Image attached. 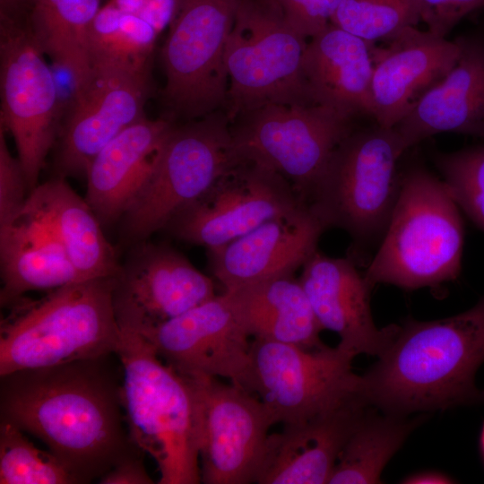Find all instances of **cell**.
I'll return each mask as SVG.
<instances>
[{
  "label": "cell",
  "instance_id": "cell-1",
  "mask_svg": "<svg viewBox=\"0 0 484 484\" xmlns=\"http://www.w3.org/2000/svg\"><path fill=\"white\" fill-rule=\"evenodd\" d=\"M111 355L1 376V419L44 442L78 483L99 480L142 450L124 426Z\"/></svg>",
  "mask_w": 484,
  "mask_h": 484
},
{
  "label": "cell",
  "instance_id": "cell-2",
  "mask_svg": "<svg viewBox=\"0 0 484 484\" xmlns=\"http://www.w3.org/2000/svg\"><path fill=\"white\" fill-rule=\"evenodd\" d=\"M484 363V296L434 321L408 319L378 360L359 376V392L381 411L409 416L484 403L475 376Z\"/></svg>",
  "mask_w": 484,
  "mask_h": 484
},
{
  "label": "cell",
  "instance_id": "cell-3",
  "mask_svg": "<svg viewBox=\"0 0 484 484\" xmlns=\"http://www.w3.org/2000/svg\"><path fill=\"white\" fill-rule=\"evenodd\" d=\"M113 277L81 281L25 296L6 307L0 324V376L115 354L120 339Z\"/></svg>",
  "mask_w": 484,
  "mask_h": 484
},
{
  "label": "cell",
  "instance_id": "cell-4",
  "mask_svg": "<svg viewBox=\"0 0 484 484\" xmlns=\"http://www.w3.org/2000/svg\"><path fill=\"white\" fill-rule=\"evenodd\" d=\"M121 330L116 355L132 441L156 462L160 484L202 482L196 403L189 378L167 365L142 334Z\"/></svg>",
  "mask_w": 484,
  "mask_h": 484
},
{
  "label": "cell",
  "instance_id": "cell-5",
  "mask_svg": "<svg viewBox=\"0 0 484 484\" xmlns=\"http://www.w3.org/2000/svg\"><path fill=\"white\" fill-rule=\"evenodd\" d=\"M460 208L443 179L422 167L402 176L401 192L365 280L405 290L459 276L464 240Z\"/></svg>",
  "mask_w": 484,
  "mask_h": 484
},
{
  "label": "cell",
  "instance_id": "cell-6",
  "mask_svg": "<svg viewBox=\"0 0 484 484\" xmlns=\"http://www.w3.org/2000/svg\"><path fill=\"white\" fill-rule=\"evenodd\" d=\"M393 128L352 131L337 146L308 201L326 229L345 230L360 246L382 240L402 186L405 152Z\"/></svg>",
  "mask_w": 484,
  "mask_h": 484
},
{
  "label": "cell",
  "instance_id": "cell-7",
  "mask_svg": "<svg viewBox=\"0 0 484 484\" xmlns=\"http://www.w3.org/2000/svg\"><path fill=\"white\" fill-rule=\"evenodd\" d=\"M307 41L273 1L239 0L224 56L229 118L268 103L312 101L303 74Z\"/></svg>",
  "mask_w": 484,
  "mask_h": 484
},
{
  "label": "cell",
  "instance_id": "cell-8",
  "mask_svg": "<svg viewBox=\"0 0 484 484\" xmlns=\"http://www.w3.org/2000/svg\"><path fill=\"white\" fill-rule=\"evenodd\" d=\"M228 119L210 114L172 127L150 177L121 218L126 238L141 242L165 229L238 161Z\"/></svg>",
  "mask_w": 484,
  "mask_h": 484
},
{
  "label": "cell",
  "instance_id": "cell-9",
  "mask_svg": "<svg viewBox=\"0 0 484 484\" xmlns=\"http://www.w3.org/2000/svg\"><path fill=\"white\" fill-rule=\"evenodd\" d=\"M241 117L231 130L237 156L281 175L307 205L335 149L353 131L354 117L313 101L268 103Z\"/></svg>",
  "mask_w": 484,
  "mask_h": 484
},
{
  "label": "cell",
  "instance_id": "cell-10",
  "mask_svg": "<svg viewBox=\"0 0 484 484\" xmlns=\"http://www.w3.org/2000/svg\"><path fill=\"white\" fill-rule=\"evenodd\" d=\"M239 0H178L162 49L163 99L174 114L200 117L227 102L225 49Z\"/></svg>",
  "mask_w": 484,
  "mask_h": 484
},
{
  "label": "cell",
  "instance_id": "cell-11",
  "mask_svg": "<svg viewBox=\"0 0 484 484\" xmlns=\"http://www.w3.org/2000/svg\"><path fill=\"white\" fill-rule=\"evenodd\" d=\"M354 358L339 346L306 350L253 339L245 390L264 404L274 424L303 421L359 390Z\"/></svg>",
  "mask_w": 484,
  "mask_h": 484
},
{
  "label": "cell",
  "instance_id": "cell-12",
  "mask_svg": "<svg viewBox=\"0 0 484 484\" xmlns=\"http://www.w3.org/2000/svg\"><path fill=\"white\" fill-rule=\"evenodd\" d=\"M0 56V125L14 140L30 192L58 136L57 86L28 27L4 15Z\"/></svg>",
  "mask_w": 484,
  "mask_h": 484
},
{
  "label": "cell",
  "instance_id": "cell-13",
  "mask_svg": "<svg viewBox=\"0 0 484 484\" xmlns=\"http://www.w3.org/2000/svg\"><path fill=\"white\" fill-rule=\"evenodd\" d=\"M303 205L307 204L281 175L239 159L165 229L178 239L211 250Z\"/></svg>",
  "mask_w": 484,
  "mask_h": 484
},
{
  "label": "cell",
  "instance_id": "cell-14",
  "mask_svg": "<svg viewBox=\"0 0 484 484\" xmlns=\"http://www.w3.org/2000/svg\"><path fill=\"white\" fill-rule=\"evenodd\" d=\"M149 65L93 59L86 80L73 89L58 133L56 169L60 177L86 174L92 159L125 128L144 117Z\"/></svg>",
  "mask_w": 484,
  "mask_h": 484
},
{
  "label": "cell",
  "instance_id": "cell-15",
  "mask_svg": "<svg viewBox=\"0 0 484 484\" xmlns=\"http://www.w3.org/2000/svg\"><path fill=\"white\" fill-rule=\"evenodd\" d=\"M194 388L202 482H255L274 425L253 393L216 377L189 378Z\"/></svg>",
  "mask_w": 484,
  "mask_h": 484
},
{
  "label": "cell",
  "instance_id": "cell-16",
  "mask_svg": "<svg viewBox=\"0 0 484 484\" xmlns=\"http://www.w3.org/2000/svg\"><path fill=\"white\" fill-rule=\"evenodd\" d=\"M158 356L187 378L222 377L245 390L250 335L224 291L143 333Z\"/></svg>",
  "mask_w": 484,
  "mask_h": 484
},
{
  "label": "cell",
  "instance_id": "cell-17",
  "mask_svg": "<svg viewBox=\"0 0 484 484\" xmlns=\"http://www.w3.org/2000/svg\"><path fill=\"white\" fill-rule=\"evenodd\" d=\"M141 242L113 277L120 329L143 333L216 295L211 277L182 254L169 246Z\"/></svg>",
  "mask_w": 484,
  "mask_h": 484
},
{
  "label": "cell",
  "instance_id": "cell-18",
  "mask_svg": "<svg viewBox=\"0 0 484 484\" xmlns=\"http://www.w3.org/2000/svg\"><path fill=\"white\" fill-rule=\"evenodd\" d=\"M372 119L395 126L457 62L460 46L416 26L370 42Z\"/></svg>",
  "mask_w": 484,
  "mask_h": 484
},
{
  "label": "cell",
  "instance_id": "cell-19",
  "mask_svg": "<svg viewBox=\"0 0 484 484\" xmlns=\"http://www.w3.org/2000/svg\"><path fill=\"white\" fill-rule=\"evenodd\" d=\"M370 405L358 391L338 404L269 435L255 483L324 484Z\"/></svg>",
  "mask_w": 484,
  "mask_h": 484
},
{
  "label": "cell",
  "instance_id": "cell-20",
  "mask_svg": "<svg viewBox=\"0 0 484 484\" xmlns=\"http://www.w3.org/2000/svg\"><path fill=\"white\" fill-rule=\"evenodd\" d=\"M325 229L309 206L303 205L208 250L211 271L224 291L292 275L316 250Z\"/></svg>",
  "mask_w": 484,
  "mask_h": 484
},
{
  "label": "cell",
  "instance_id": "cell-21",
  "mask_svg": "<svg viewBox=\"0 0 484 484\" xmlns=\"http://www.w3.org/2000/svg\"><path fill=\"white\" fill-rule=\"evenodd\" d=\"M323 330L338 334V346L353 354L379 356L399 325L377 328L367 284L349 258L327 256L317 249L302 265L298 279Z\"/></svg>",
  "mask_w": 484,
  "mask_h": 484
},
{
  "label": "cell",
  "instance_id": "cell-22",
  "mask_svg": "<svg viewBox=\"0 0 484 484\" xmlns=\"http://www.w3.org/2000/svg\"><path fill=\"white\" fill-rule=\"evenodd\" d=\"M454 39V67L393 127L405 151L441 133L484 138V31Z\"/></svg>",
  "mask_w": 484,
  "mask_h": 484
},
{
  "label": "cell",
  "instance_id": "cell-23",
  "mask_svg": "<svg viewBox=\"0 0 484 484\" xmlns=\"http://www.w3.org/2000/svg\"><path fill=\"white\" fill-rule=\"evenodd\" d=\"M173 126L169 120L143 117L92 159L85 174V200L102 226L121 220L150 177Z\"/></svg>",
  "mask_w": 484,
  "mask_h": 484
},
{
  "label": "cell",
  "instance_id": "cell-24",
  "mask_svg": "<svg viewBox=\"0 0 484 484\" xmlns=\"http://www.w3.org/2000/svg\"><path fill=\"white\" fill-rule=\"evenodd\" d=\"M303 74L313 102L372 117L373 63L366 40L330 23L307 41Z\"/></svg>",
  "mask_w": 484,
  "mask_h": 484
},
{
  "label": "cell",
  "instance_id": "cell-25",
  "mask_svg": "<svg viewBox=\"0 0 484 484\" xmlns=\"http://www.w3.org/2000/svg\"><path fill=\"white\" fill-rule=\"evenodd\" d=\"M22 213L53 232L82 280L112 277L118 271L120 264L102 224L64 177L38 184L29 193Z\"/></svg>",
  "mask_w": 484,
  "mask_h": 484
},
{
  "label": "cell",
  "instance_id": "cell-26",
  "mask_svg": "<svg viewBox=\"0 0 484 484\" xmlns=\"http://www.w3.org/2000/svg\"><path fill=\"white\" fill-rule=\"evenodd\" d=\"M0 301L4 307L29 291H49L85 281L53 232L26 213L0 227Z\"/></svg>",
  "mask_w": 484,
  "mask_h": 484
},
{
  "label": "cell",
  "instance_id": "cell-27",
  "mask_svg": "<svg viewBox=\"0 0 484 484\" xmlns=\"http://www.w3.org/2000/svg\"><path fill=\"white\" fill-rule=\"evenodd\" d=\"M254 339L295 345L306 350L327 346L308 298L292 275L277 277L226 291Z\"/></svg>",
  "mask_w": 484,
  "mask_h": 484
},
{
  "label": "cell",
  "instance_id": "cell-28",
  "mask_svg": "<svg viewBox=\"0 0 484 484\" xmlns=\"http://www.w3.org/2000/svg\"><path fill=\"white\" fill-rule=\"evenodd\" d=\"M30 1L27 27L35 43L78 87L91 68L89 34L100 0Z\"/></svg>",
  "mask_w": 484,
  "mask_h": 484
},
{
  "label": "cell",
  "instance_id": "cell-29",
  "mask_svg": "<svg viewBox=\"0 0 484 484\" xmlns=\"http://www.w3.org/2000/svg\"><path fill=\"white\" fill-rule=\"evenodd\" d=\"M420 420L370 405L346 442L329 484L381 482L384 468Z\"/></svg>",
  "mask_w": 484,
  "mask_h": 484
},
{
  "label": "cell",
  "instance_id": "cell-30",
  "mask_svg": "<svg viewBox=\"0 0 484 484\" xmlns=\"http://www.w3.org/2000/svg\"><path fill=\"white\" fill-rule=\"evenodd\" d=\"M158 35L142 17L122 13L108 0L100 6L91 26V59L149 65Z\"/></svg>",
  "mask_w": 484,
  "mask_h": 484
},
{
  "label": "cell",
  "instance_id": "cell-31",
  "mask_svg": "<svg viewBox=\"0 0 484 484\" xmlns=\"http://www.w3.org/2000/svg\"><path fill=\"white\" fill-rule=\"evenodd\" d=\"M1 484H78L65 464L50 451L38 449L23 431L0 421Z\"/></svg>",
  "mask_w": 484,
  "mask_h": 484
},
{
  "label": "cell",
  "instance_id": "cell-32",
  "mask_svg": "<svg viewBox=\"0 0 484 484\" xmlns=\"http://www.w3.org/2000/svg\"><path fill=\"white\" fill-rule=\"evenodd\" d=\"M419 22L418 0H343L331 20L332 24L368 43Z\"/></svg>",
  "mask_w": 484,
  "mask_h": 484
},
{
  "label": "cell",
  "instance_id": "cell-33",
  "mask_svg": "<svg viewBox=\"0 0 484 484\" xmlns=\"http://www.w3.org/2000/svg\"><path fill=\"white\" fill-rule=\"evenodd\" d=\"M433 160L460 210L484 231V144L436 152Z\"/></svg>",
  "mask_w": 484,
  "mask_h": 484
},
{
  "label": "cell",
  "instance_id": "cell-34",
  "mask_svg": "<svg viewBox=\"0 0 484 484\" xmlns=\"http://www.w3.org/2000/svg\"><path fill=\"white\" fill-rule=\"evenodd\" d=\"M4 133V128L0 125V227L22 215L29 196L22 166L11 154Z\"/></svg>",
  "mask_w": 484,
  "mask_h": 484
},
{
  "label": "cell",
  "instance_id": "cell-35",
  "mask_svg": "<svg viewBox=\"0 0 484 484\" xmlns=\"http://www.w3.org/2000/svg\"><path fill=\"white\" fill-rule=\"evenodd\" d=\"M290 25L309 39L324 30L343 0H272Z\"/></svg>",
  "mask_w": 484,
  "mask_h": 484
},
{
  "label": "cell",
  "instance_id": "cell-36",
  "mask_svg": "<svg viewBox=\"0 0 484 484\" xmlns=\"http://www.w3.org/2000/svg\"><path fill=\"white\" fill-rule=\"evenodd\" d=\"M420 21L430 33L445 38L467 15L484 8V0H418Z\"/></svg>",
  "mask_w": 484,
  "mask_h": 484
},
{
  "label": "cell",
  "instance_id": "cell-37",
  "mask_svg": "<svg viewBox=\"0 0 484 484\" xmlns=\"http://www.w3.org/2000/svg\"><path fill=\"white\" fill-rule=\"evenodd\" d=\"M143 450L125 457L99 479L101 484H152L145 469Z\"/></svg>",
  "mask_w": 484,
  "mask_h": 484
},
{
  "label": "cell",
  "instance_id": "cell-38",
  "mask_svg": "<svg viewBox=\"0 0 484 484\" xmlns=\"http://www.w3.org/2000/svg\"><path fill=\"white\" fill-rule=\"evenodd\" d=\"M178 0H147L139 16L160 34L174 20Z\"/></svg>",
  "mask_w": 484,
  "mask_h": 484
},
{
  "label": "cell",
  "instance_id": "cell-39",
  "mask_svg": "<svg viewBox=\"0 0 484 484\" xmlns=\"http://www.w3.org/2000/svg\"><path fill=\"white\" fill-rule=\"evenodd\" d=\"M402 482L408 484H443L453 483L454 481L445 473L427 471L409 475Z\"/></svg>",
  "mask_w": 484,
  "mask_h": 484
},
{
  "label": "cell",
  "instance_id": "cell-40",
  "mask_svg": "<svg viewBox=\"0 0 484 484\" xmlns=\"http://www.w3.org/2000/svg\"><path fill=\"white\" fill-rule=\"evenodd\" d=\"M122 13L139 15L144 8L147 0H109Z\"/></svg>",
  "mask_w": 484,
  "mask_h": 484
},
{
  "label": "cell",
  "instance_id": "cell-41",
  "mask_svg": "<svg viewBox=\"0 0 484 484\" xmlns=\"http://www.w3.org/2000/svg\"><path fill=\"white\" fill-rule=\"evenodd\" d=\"M21 0H1V12L11 13L16 9Z\"/></svg>",
  "mask_w": 484,
  "mask_h": 484
},
{
  "label": "cell",
  "instance_id": "cell-42",
  "mask_svg": "<svg viewBox=\"0 0 484 484\" xmlns=\"http://www.w3.org/2000/svg\"><path fill=\"white\" fill-rule=\"evenodd\" d=\"M480 448H481V452L484 457V425H483L481 434H480Z\"/></svg>",
  "mask_w": 484,
  "mask_h": 484
}]
</instances>
